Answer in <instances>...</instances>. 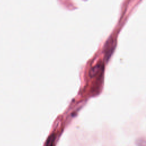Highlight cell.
<instances>
[{"instance_id": "6da1fadb", "label": "cell", "mask_w": 146, "mask_h": 146, "mask_svg": "<svg viewBox=\"0 0 146 146\" xmlns=\"http://www.w3.org/2000/svg\"><path fill=\"white\" fill-rule=\"evenodd\" d=\"M115 41L112 38H110L107 40L106 45H105V55L108 59L110 57L111 54H112L113 50L115 47Z\"/></svg>"}, {"instance_id": "7a4b0ae2", "label": "cell", "mask_w": 146, "mask_h": 146, "mask_svg": "<svg viewBox=\"0 0 146 146\" xmlns=\"http://www.w3.org/2000/svg\"><path fill=\"white\" fill-rule=\"evenodd\" d=\"M103 68V64L102 63H98L96 64L90 68L89 71L90 76L91 77H93L97 75L98 74H99L101 72Z\"/></svg>"}]
</instances>
